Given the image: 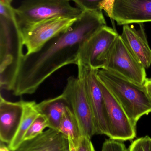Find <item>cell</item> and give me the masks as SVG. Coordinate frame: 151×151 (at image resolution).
Here are the masks:
<instances>
[{"instance_id":"15","label":"cell","mask_w":151,"mask_h":151,"mask_svg":"<svg viewBox=\"0 0 151 151\" xmlns=\"http://www.w3.org/2000/svg\"><path fill=\"white\" fill-rule=\"evenodd\" d=\"M68 107H70L69 103L62 94L36 104L38 112L48 120L49 128L58 131L63 114Z\"/></svg>"},{"instance_id":"20","label":"cell","mask_w":151,"mask_h":151,"mask_svg":"<svg viewBox=\"0 0 151 151\" xmlns=\"http://www.w3.org/2000/svg\"><path fill=\"white\" fill-rule=\"evenodd\" d=\"M74 2L77 7L82 11L102 10L99 8L100 4L103 0H70Z\"/></svg>"},{"instance_id":"26","label":"cell","mask_w":151,"mask_h":151,"mask_svg":"<svg viewBox=\"0 0 151 151\" xmlns=\"http://www.w3.org/2000/svg\"><path fill=\"white\" fill-rule=\"evenodd\" d=\"M0 151H11L9 149V147H7V146L5 145L4 143L3 142H1V144H0Z\"/></svg>"},{"instance_id":"18","label":"cell","mask_w":151,"mask_h":151,"mask_svg":"<svg viewBox=\"0 0 151 151\" xmlns=\"http://www.w3.org/2000/svg\"><path fill=\"white\" fill-rule=\"evenodd\" d=\"M47 127H49L48 120L45 116L39 114L25 134L23 141L35 138L43 132Z\"/></svg>"},{"instance_id":"6","label":"cell","mask_w":151,"mask_h":151,"mask_svg":"<svg viewBox=\"0 0 151 151\" xmlns=\"http://www.w3.org/2000/svg\"><path fill=\"white\" fill-rule=\"evenodd\" d=\"M77 65L78 76L82 81L93 113L96 134L109 137V120L103 92L97 76L98 70L88 68L80 63L77 64Z\"/></svg>"},{"instance_id":"23","label":"cell","mask_w":151,"mask_h":151,"mask_svg":"<svg viewBox=\"0 0 151 151\" xmlns=\"http://www.w3.org/2000/svg\"><path fill=\"white\" fill-rule=\"evenodd\" d=\"M115 1V0H103L99 5L100 9L105 11L107 15L111 18H112L113 10Z\"/></svg>"},{"instance_id":"7","label":"cell","mask_w":151,"mask_h":151,"mask_svg":"<svg viewBox=\"0 0 151 151\" xmlns=\"http://www.w3.org/2000/svg\"><path fill=\"white\" fill-rule=\"evenodd\" d=\"M70 105L83 136L91 139L96 134L93 113L84 85L79 77L71 76L62 93Z\"/></svg>"},{"instance_id":"3","label":"cell","mask_w":151,"mask_h":151,"mask_svg":"<svg viewBox=\"0 0 151 151\" xmlns=\"http://www.w3.org/2000/svg\"><path fill=\"white\" fill-rule=\"evenodd\" d=\"M97 76L133 123L137 125L143 116L151 113V99L144 85L137 84L114 72L105 69L98 70Z\"/></svg>"},{"instance_id":"11","label":"cell","mask_w":151,"mask_h":151,"mask_svg":"<svg viewBox=\"0 0 151 151\" xmlns=\"http://www.w3.org/2000/svg\"><path fill=\"white\" fill-rule=\"evenodd\" d=\"M112 19L119 25L151 22V0H115Z\"/></svg>"},{"instance_id":"10","label":"cell","mask_w":151,"mask_h":151,"mask_svg":"<svg viewBox=\"0 0 151 151\" xmlns=\"http://www.w3.org/2000/svg\"><path fill=\"white\" fill-rule=\"evenodd\" d=\"M105 102L110 129V139L132 140L136 136V125L103 84L98 80Z\"/></svg>"},{"instance_id":"25","label":"cell","mask_w":151,"mask_h":151,"mask_svg":"<svg viewBox=\"0 0 151 151\" xmlns=\"http://www.w3.org/2000/svg\"><path fill=\"white\" fill-rule=\"evenodd\" d=\"M68 141H69V148H70L69 151H77V148L75 147L74 144L72 140L68 138Z\"/></svg>"},{"instance_id":"16","label":"cell","mask_w":151,"mask_h":151,"mask_svg":"<svg viewBox=\"0 0 151 151\" xmlns=\"http://www.w3.org/2000/svg\"><path fill=\"white\" fill-rule=\"evenodd\" d=\"M36 104L34 101H24V113L19 127L12 142L8 145L11 151L15 150L23 142L28 129L40 114L37 111Z\"/></svg>"},{"instance_id":"24","label":"cell","mask_w":151,"mask_h":151,"mask_svg":"<svg viewBox=\"0 0 151 151\" xmlns=\"http://www.w3.org/2000/svg\"><path fill=\"white\" fill-rule=\"evenodd\" d=\"M144 85L146 88L147 93L151 99V78L146 79Z\"/></svg>"},{"instance_id":"14","label":"cell","mask_w":151,"mask_h":151,"mask_svg":"<svg viewBox=\"0 0 151 151\" xmlns=\"http://www.w3.org/2000/svg\"><path fill=\"white\" fill-rule=\"evenodd\" d=\"M68 139L57 130L49 128L35 138L24 141L13 151H69Z\"/></svg>"},{"instance_id":"8","label":"cell","mask_w":151,"mask_h":151,"mask_svg":"<svg viewBox=\"0 0 151 151\" xmlns=\"http://www.w3.org/2000/svg\"><path fill=\"white\" fill-rule=\"evenodd\" d=\"M104 69L114 72L140 85H144L147 79L146 69L134 56L120 35L110 50Z\"/></svg>"},{"instance_id":"13","label":"cell","mask_w":151,"mask_h":151,"mask_svg":"<svg viewBox=\"0 0 151 151\" xmlns=\"http://www.w3.org/2000/svg\"><path fill=\"white\" fill-rule=\"evenodd\" d=\"M122 40L134 56L145 68L151 65V49L149 46L143 24L136 29L129 24L123 25Z\"/></svg>"},{"instance_id":"17","label":"cell","mask_w":151,"mask_h":151,"mask_svg":"<svg viewBox=\"0 0 151 151\" xmlns=\"http://www.w3.org/2000/svg\"><path fill=\"white\" fill-rule=\"evenodd\" d=\"M59 131L67 139H71L77 148L79 140L83 136L78 121L70 107L67 108L63 114Z\"/></svg>"},{"instance_id":"21","label":"cell","mask_w":151,"mask_h":151,"mask_svg":"<svg viewBox=\"0 0 151 151\" xmlns=\"http://www.w3.org/2000/svg\"><path fill=\"white\" fill-rule=\"evenodd\" d=\"M102 151H128L121 141L106 139L103 144Z\"/></svg>"},{"instance_id":"5","label":"cell","mask_w":151,"mask_h":151,"mask_svg":"<svg viewBox=\"0 0 151 151\" xmlns=\"http://www.w3.org/2000/svg\"><path fill=\"white\" fill-rule=\"evenodd\" d=\"M118 35L107 25L101 28L83 42L78 54L77 64L93 70L104 69L110 50Z\"/></svg>"},{"instance_id":"19","label":"cell","mask_w":151,"mask_h":151,"mask_svg":"<svg viewBox=\"0 0 151 151\" xmlns=\"http://www.w3.org/2000/svg\"><path fill=\"white\" fill-rule=\"evenodd\" d=\"M128 151H151V138L147 136L136 139L131 143Z\"/></svg>"},{"instance_id":"22","label":"cell","mask_w":151,"mask_h":151,"mask_svg":"<svg viewBox=\"0 0 151 151\" xmlns=\"http://www.w3.org/2000/svg\"><path fill=\"white\" fill-rule=\"evenodd\" d=\"M77 151H95L91 139L85 136H82L79 140Z\"/></svg>"},{"instance_id":"1","label":"cell","mask_w":151,"mask_h":151,"mask_svg":"<svg viewBox=\"0 0 151 151\" xmlns=\"http://www.w3.org/2000/svg\"><path fill=\"white\" fill-rule=\"evenodd\" d=\"M106 25L102 10L85 11L68 29L35 53L24 55L10 91L13 95H32L56 71L78 63L83 42Z\"/></svg>"},{"instance_id":"27","label":"cell","mask_w":151,"mask_h":151,"mask_svg":"<svg viewBox=\"0 0 151 151\" xmlns=\"http://www.w3.org/2000/svg\"><path fill=\"white\" fill-rule=\"evenodd\" d=\"M12 0H0V1L2 2L5 3L9 4H11Z\"/></svg>"},{"instance_id":"9","label":"cell","mask_w":151,"mask_h":151,"mask_svg":"<svg viewBox=\"0 0 151 151\" xmlns=\"http://www.w3.org/2000/svg\"><path fill=\"white\" fill-rule=\"evenodd\" d=\"M72 18H54L21 28L23 44L26 55L40 50L54 37L68 29L77 19Z\"/></svg>"},{"instance_id":"4","label":"cell","mask_w":151,"mask_h":151,"mask_svg":"<svg viewBox=\"0 0 151 151\" xmlns=\"http://www.w3.org/2000/svg\"><path fill=\"white\" fill-rule=\"evenodd\" d=\"M82 12L78 7L72 6L70 0H24L15 9L20 29L54 18H76Z\"/></svg>"},{"instance_id":"2","label":"cell","mask_w":151,"mask_h":151,"mask_svg":"<svg viewBox=\"0 0 151 151\" xmlns=\"http://www.w3.org/2000/svg\"><path fill=\"white\" fill-rule=\"evenodd\" d=\"M22 33L15 9L0 2V86L10 90L24 56Z\"/></svg>"},{"instance_id":"12","label":"cell","mask_w":151,"mask_h":151,"mask_svg":"<svg viewBox=\"0 0 151 151\" xmlns=\"http://www.w3.org/2000/svg\"><path fill=\"white\" fill-rule=\"evenodd\" d=\"M24 100L12 102L0 97V139L9 145L19 127L24 113Z\"/></svg>"}]
</instances>
